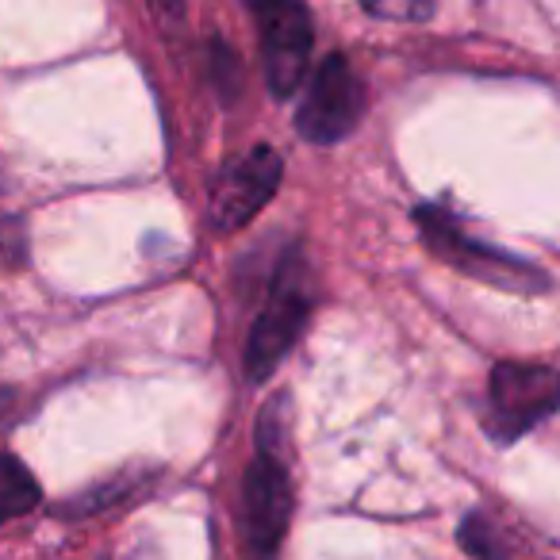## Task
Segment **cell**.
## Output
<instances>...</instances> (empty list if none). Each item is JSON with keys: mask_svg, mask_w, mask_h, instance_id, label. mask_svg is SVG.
Instances as JSON below:
<instances>
[{"mask_svg": "<svg viewBox=\"0 0 560 560\" xmlns=\"http://www.w3.org/2000/svg\"><path fill=\"white\" fill-rule=\"evenodd\" d=\"M557 407V376L545 365H495L488 392V430L495 442L511 445L529 427L549 419Z\"/></svg>", "mask_w": 560, "mask_h": 560, "instance_id": "cell-5", "label": "cell"}, {"mask_svg": "<svg viewBox=\"0 0 560 560\" xmlns=\"http://www.w3.org/2000/svg\"><path fill=\"white\" fill-rule=\"evenodd\" d=\"M35 503H39V483H35V476L27 472L16 457L0 453V522L27 514Z\"/></svg>", "mask_w": 560, "mask_h": 560, "instance_id": "cell-8", "label": "cell"}, {"mask_svg": "<svg viewBox=\"0 0 560 560\" xmlns=\"http://www.w3.org/2000/svg\"><path fill=\"white\" fill-rule=\"evenodd\" d=\"M369 16L396 20V24H419L434 16V0H361Z\"/></svg>", "mask_w": 560, "mask_h": 560, "instance_id": "cell-9", "label": "cell"}, {"mask_svg": "<svg viewBox=\"0 0 560 560\" xmlns=\"http://www.w3.org/2000/svg\"><path fill=\"white\" fill-rule=\"evenodd\" d=\"M242 503H246V534L249 545L261 560L277 557V545L289 529L292 514V491H289V472L280 468V460L269 450H261L254 457V465L246 468V488H242Z\"/></svg>", "mask_w": 560, "mask_h": 560, "instance_id": "cell-7", "label": "cell"}, {"mask_svg": "<svg viewBox=\"0 0 560 560\" xmlns=\"http://www.w3.org/2000/svg\"><path fill=\"white\" fill-rule=\"evenodd\" d=\"M312 312V284L307 272L296 257L280 261L277 280H272L269 300H265L261 315H257L254 330L246 342V376L249 381H265L280 361L289 358V350L296 346L300 330Z\"/></svg>", "mask_w": 560, "mask_h": 560, "instance_id": "cell-2", "label": "cell"}, {"mask_svg": "<svg viewBox=\"0 0 560 560\" xmlns=\"http://www.w3.org/2000/svg\"><path fill=\"white\" fill-rule=\"evenodd\" d=\"M246 9L261 35L265 85L277 101H284L304 85L312 66V12L304 0H246Z\"/></svg>", "mask_w": 560, "mask_h": 560, "instance_id": "cell-1", "label": "cell"}, {"mask_svg": "<svg viewBox=\"0 0 560 560\" xmlns=\"http://www.w3.org/2000/svg\"><path fill=\"white\" fill-rule=\"evenodd\" d=\"M361 112H365V89H361L358 73L346 62V55H330L323 58L307 85V96L296 112V127L315 147H335L358 127Z\"/></svg>", "mask_w": 560, "mask_h": 560, "instance_id": "cell-4", "label": "cell"}, {"mask_svg": "<svg viewBox=\"0 0 560 560\" xmlns=\"http://www.w3.org/2000/svg\"><path fill=\"white\" fill-rule=\"evenodd\" d=\"M280 158L269 147H254L249 154H242L238 162H231L219 173L215 188H211V226L215 231H238L246 226L257 211L269 203V196L280 185Z\"/></svg>", "mask_w": 560, "mask_h": 560, "instance_id": "cell-6", "label": "cell"}, {"mask_svg": "<svg viewBox=\"0 0 560 560\" xmlns=\"http://www.w3.org/2000/svg\"><path fill=\"white\" fill-rule=\"evenodd\" d=\"M154 4H162V9L173 12V16H180V12H185V0H154Z\"/></svg>", "mask_w": 560, "mask_h": 560, "instance_id": "cell-11", "label": "cell"}, {"mask_svg": "<svg viewBox=\"0 0 560 560\" xmlns=\"http://www.w3.org/2000/svg\"><path fill=\"white\" fill-rule=\"evenodd\" d=\"M419 223H422V238L427 246L434 249L442 261L457 265L460 272L476 280H488V284H499V289H514V292H545L549 277L537 272L534 265L518 261L511 254H499L495 246H480L476 238L457 231L450 215L442 208H422L419 211Z\"/></svg>", "mask_w": 560, "mask_h": 560, "instance_id": "cell-3", "label": "cell"}, {"mask_svg": "<svg viewBox=\"0 0 560 560\" xmlns=\"http://www.w3.org/2000/svg\"><path fill=\"white\" fill-rule=\"evenodd\" d=\"M211 70H215L219 85L226 89V93H234L238 89V58H234L231 47H223V43H211Z\"/></svg>", "mask_w": 560, "mask_h": 560, "instance_id": "cell-10", "label": "cell"}]
</instances>
